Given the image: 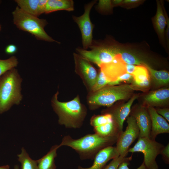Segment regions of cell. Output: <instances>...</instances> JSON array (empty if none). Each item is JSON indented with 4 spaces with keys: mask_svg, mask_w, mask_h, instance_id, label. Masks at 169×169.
Returning a JSON list of instances; mask_svg holds the SVG:
<instances>
[{
    "mask_svg": "<svg viewBox=\"0 0 169 169\" xmlns=\"http://www.w3.org/2000/svg\"><path fill=\"white\" fill-rule=\"evenodd\" d=\"M160 154L161 155L163 161L165 163H169V143L164 147L161 150Z\"/></svg>",
    "mask_w": 169,
    "mask_h": 169,
    "instance_id": "cell-31",
    "label": "cell"
},
{
    "mask_svg": "<svg viewBox=\"0 0 169 169\" xmlns=\"http://www.w3.org/2000/svg\"><path fill=\"white\" fill-rule=\"evenodd\" d=\"M164 145L155 140L147 137L138 138L135 145L130 148L128 152H140L144 155V162L148 169H159L156 161L157 156L160 154Z\"/></svg>",
    "mask_w": 169,
    "mask_h": 169,
    "instance_id": "cell-7",
    "label": "cell"
},
{
    "mask_svg": "<svg viewBox=\"0 0 169 169\" xmlns=\"http://www.w3.org/2000/svg\"><path fill=\"white\" fill-rule=\"evenodd\" d=\"M113 7L112 1L100 0L99 1L96 8L100 12H105L111 10Z\"/></svg>",
    "mask_w": 169,
    "mask_h": 169,
    "instance_id": "cell-29",
    "label": "cell"
},
{
    "mask_svg": "<svg viewBox=\"0 0 169 169\" xmlns=\"http://www.w3.org/2000/svg\"><path fill=\"white\" fill-rule=\"evenodd\" d=\"M135 89L131 84L106 85L94 92H92L87 98L91 110L101 106L110 107L115 102L128 99L132 95Z\"/></svg>",
    "mask_w": 169,
    "mask_h": 169,
    "instance_id": "cell-4",
    "label": "cell"
},
{
    "mask_svg": "<svg viewBox=\"0 0 169 169\" xmlns=\"http://www.w3.org/2000/svg\"><path fill=\"white\" fill-rule=\"evenodd\" d=\"M9 166L8 165L3 166H0V169H9Z\"/></svg>",
    "mask_w": 169,
    "mask_h": 169,
    "instance_id": "cell-38",
    "label": "cell"
},
{
    "mask_svg": "<svg viewBox=\"0 0 169 169\" xmlns=\"http://www.w3.org/2000/svg\"><path fill=\"white\" fill-rule=\"evenodd\" d=\"M132 159V156L129 157H122L120 156L114 158L107 165H105L103 169H117L119 166L124 161H130Z\"/></svg>",
    "mask_w": 169,
    "mask_h": 169,
    "instance_id": "cell-28",
    "label": "cell"
},
{
    "mask_svg": "<svg viewBox=\"0 0 169 169\" xmlns=\"http://www.w3.org/2000/svg\"><path fill=\"white\" fill-rule=\"evenodd\" d=\"M169 100V88H162L152 91L143 98L144 103L147 107L164 106L168 105Z\"/></svg>",
    "mask_w": 169,
    "mask_h": 169,
    "instance_id": "cell-16",
    "label": "cell"
},
{
    "mask_svg": "<svg viewBox=\"0 0 169 169\" xmlns=\"http://www.w3.org/2000/svg\"><path fill=\"white\" fill-rule=\"evenodd\" d=\"M129 161H124L121 163L117 169H130L128 167ZM136 169H148L143 162Z\"/></svg>",
    "mask_w": 169,
    "mask_h": 169,
    "instance_id": "cell-33",
    "label": "cell"
},
{
    "mask_svg": "<svg viewBox=\"0 0 169 169\" xmlns=\"http://www.w3.org/2000/svg\"><path fill=\"white\" fill-rule=\"evenodd\" d=\"M90 50L78 47L77 53L100 67L112 62L120 54V49L113 45L100 44L93 40Z\"/></svg>",
    "mask_w": 169,
    "mask_h": 169,
    "instance_id": "cell-6",
    "label": "cell"
},
{
    "mask_svg": "<svg viewBox=\"0 0 169 169\" xmlns=\"http://www.w3.org/2000/svg\"><path fill=\"white\" fill-rule=\"evenodd\" d=\"M12 15L13 23L19 29L29 33L38 40L60 43L45 31L44 27L48 24L46 19L25 13L18 6L13 11Z\"/></svg>",
    "mask_w": 169,
    "mask_h": 169,
    "instance_id": "cell-5",
    "label": "cell"
},
{
    "mask_svg": "<svg viewBox=\"0 0 169 169\" xmlns=\"http://www.w3.org/2000/svg\"><path fill=\"white\" fill-rule=\"evenodd\" d=\"M14 169H19L18 166V165H16L14 166Z\"/></svg>",
    "mask_w": 169,
    "mask_h": 169,
    "instance_id": "cell-39",
    "label": "cell"
},
{
    "mask_svg": "<svg viewBox=\"0 0 169 169\" xmlns=\"http://www.w3.org/2000/svg\"><path fill=\"white\" fill-rule=\"evenodd\" d=\"M94 0L85 4L84 12L80 16H72L74 21L78 25L80 30L82 37L83 48L87 50L91 45L93 39V32L94 25L91 22L90 13L93 6L96 3Z\"/></svg>",
    "mask_w": 169,
    "mask_h": 169,
    "instance_id": "cell-9",
    "label": "cell"
},
{
    "mask_svg": "<svg viewBox=\"0 0 169 169\" xmlns=\"http://www.w3.org/2000/svg\"><path fill=\"white\" fill-rule=\"evenodd\" d=\"M73 56L75 72L91 91L98 76L96 70L90 61L78 54L74 53Z\"/></svg>",
    "mask_w": 169,
    "mask_h": 169,
    "instance_id": "cell-10",
    "label": "cell"
},
{
    "mask_svg": "<svg viewBox=\"0 0 169 169\" xmlns=\"http://www.w3.org/2000/svg\"><path fill=\"white\" fill-rule=\"evenodd\" d=\"M158 114L169 122V109L168 108H158L156 109Z\"/></svg>",
    "mask_w": 169,
    "mask_h": 169,
    "instance_id": "cell-32",
    "label": "cell"
},
{
    "mask_svg": "<svg viewBox=\"0 0 169 169\" xmlns=\"http://www.w3.org/2000/svg\"><path fill=\"white\" fill-rule=\"evenodd\" d=\"M48 0H16L18 7L28 14L38 17L44 13Z\"/></svg>",
    "mask_w": 169,
    "mask_h": 169,
    "instance_id": "cell-18",
    "label": "cell"
},
{
    "mask_svg": "<svg viewBox=\"0 0 169 169\" xmlns=\"http://www.w3.org/2000/svg\"><path fill=\"white\" fill-rule=\"evenodd\" d=\"M119 156L116 146H109L102 149L97 154L91 166L84 168L79 166L77 169H103L109 161Z\"/></svg>",
    "mask_w": 169,
    "mask_h": 169,
    "instance_id": "cell-15",
    "label": "cell"
},
{
    "mask_svg": "<svg viewBox=\"0 0 169 169\" xmlns=\"http://www.w3.org/2000/svg\"><path fill=\"white\" fill-rule=\"evenodd\" d=\"M151 122L149 138L155 140L157 135L169 133V124L167 121L156 112L154 107H147Z\"/></svg>",
    "mask_w": 169,
    "mask_h": 169,
    "instance_id": "cell-13",
    "label": "cell"
},
{
    "mask_svg": "<svg viewBox=\"0 0 169 169\" xmlns=\"http://www.w3.org/2000/svg\"><path fill=\"white\" fill-rule=\"evenodd\" d=\"M18 156L21 169H38L37 161L32 159L24 148H22L21 153Z\"/></svg>",
    "mask_w": 169,
    "mask_h": 169,
    "instance_id": "cell-23",
    "label": "cell"
},
{
    "mask_svg": "<svg viewBox=\"0 0 169 169\" xmlns=\"http://www.w3.org/2000/svg\"><path fill=\"white\" fill-rule=\"evenodd\" d=\"M22 79L15 68L0 77V114L7 111L14 105H18L22 99Z\"/></svg>",
    "mask_w": 169,
    "mask_h": 169,
    "instance_id": "cell-3",
    "label": "cell"
},
{
    "mask_svg": "<svg viewBox=\"0 0 169 169\" xmlns=\"http://www.w3.org/2000/svg\"><path fill=\"white\" fill-rule=\"evenodd\" d=\"M1 28H2V26H1V24L0 23V32L1 30Z\"/></svg>",
    "mask_w": 169,
    "mask_h": 169,
    "instance_id": "cell-40",
    "label": "cell"
},
{
    "mask_svg": "<svg viewBox=\"0 0 169 169\" xmlns=\"http://www.w3.org/2000/svg\"><path fill=\"white\" fill-rule=\"evenodd\" d=\"M133 80V77L132 75L126 73L120 76L116 80L110 82L108 85H119L121 83L124 81L132 83Z\"/></svg>",
    "mask_w": 169,
    "mask_h": 169,
    "instance_id": "cell-30",
    "label": "cell"
},
{
    "mask_svg": "<svg viewBox=\"0 0 169 169\" xmlns=\"http://www.w3.org/2000/svg\"><path fill=\"white\" fill-rule=\"evenodd\" d=\"M18 63V59L15 56L7 59H0V77L7 71L16 67Z\"/></svg>",
    "mask_w": 169,
    "mask_h": 169,
    "instance_id": "cell-24",
    "label": "cell"
},
{
    "mask_svg": "<svg viewBox=\"0 0 169 169\" xmlns=\"http://www.w3.org/2000/svg\"><path fill=\"white\" fill-rule=\"evenodd\" d=\"M110 82L104 72L100 69L95 84L91 91L94 92L98 91L108 85Z\"/></svg>",
    "mask_w": 169,
    "mask_h": 169,
    "instance_id": "cell-27",
    "label": "cell"
},
{
    "mask_svg": "<svg viewBox=\"0 0 169 169\" xmlns=\"http://www.w3.org/2000/svg\"><path fill=\"white\" fill-rule=\"evenodd\" d=\"M130 115L135 118L140 130L139 138H149L151 122L148 110L146 106H138L131 109Z\"/></svg>",
    "mask_w": 169,
    "mask_h": 169,
    "instance_id": "cell-11",
    "label": "cell"
},
{
    "mask_svg": "<svg viewBox=\"0 0 169 169\" xmlns=\"http://www.w3.org/2000/svg\"><path fill=\"white\" fill-rule=\"evenodd\" d=\"M1 3V1L0 0V4Z\"/></svg>",
    "mask_w": 169,
    "mask_h": 169,
    "instance_id": "cell-41",
    "label": "cell"
},
{
    "mask_svg": "<svg viewBox=\"0 0 169 169\" xmlns=\"http://www.w3.org/2000/svg\"><path fill=\"white\" fill-rule=\"evenodd\" d=\"M58 90L51 101L53 108L58 116V123L67 128L79 129L83 125L87 110L78 95L67 102L59 101Z\"/></svg>",
    "mask_w": 169,
    "mask_h": 169,
    "instance_id": "cell-2",
    "label": "cell"
},
{
    "mask_svg": "<svg viewBox=\"0 0 169 169\" xmlns=\"http://www.w3.org/2000/svg\"><path fill=\"white\" fill-rule=\"evenodd\" d=\"M113 121L111 115L109 113L94 115L90 120V124L93 128Z\"/></svg>",
    "mask_w": 169,
    "mask_h": 169,
    "instance_id": "cell-25",
    "label": "cell"
},
{
    "mask_svg": "<svg viewBox=\"0 0 169 169\" xmlns=\"http://www.w3.org/2000/svg\"><path fill=\"white\" fill-rule=\"evenodd\" d=\"M17 47L13 44H10L6 47L5 51L8 55H12L15 53L17 51Z\"/></svg>",
    "mask_w": 169,
    "mask_h": 169,
    "instance_id": "cell-34",
    "label": "cell"
},
{
    "mask_svg": "<svg viewBox=\"0 0 169 169\" xmlns=\"http://www.w3.org/2000/svg\"><path fill=\"white\" fill-rule=\"evenodd\" d=\"M140 1V0H125L123 1L122 3L130 4L136 3Z\"/></svg>",
    "mask_w": 169,
    "mask_h": 169,
    "instance_id": "cell-36",
    "label": "cell"
},
{
    "mask_svg": "<svg viewBox=\"0 0 169 169\" xmlns=\"http://www.w3.org/2000/svg\"><path fill=\"white\" fill-rule=\"evenodd\" d=\"M100 67L110 82L116 80L120 76L127 73L126 64L122 60L120 54L112 62Z\"/></svg>",
    "mask_w": 169,
    "mask_h": 169,
    "instance_id": "cell-14",
    "label": "cell"
},
{
    "mask_svg": "<svg viewBox=\"0 0 169 169\" xmlns=\"http://www.w3.org/2000/svg\"><path fill=\"white\" fill-rule=\"evenodd\" d=\"M157 3V10L154 18V23L158 33L163 38L167 24V21L160 2L158 1Z\"/></svg>",
    "mask_w": 169,
    "mask_h": 169,
    "instance_id": "cell-21",
    "label": "cell"
},
{
    "mask_svg": "<svg viewBox=\"0 0 169 169\" xmlns=\"http://www.w3.org/2000/svg\"><path fill=\"white\" fill-rule=\"evenodd\" d=\"M74 10L72 0H48L45 9V14L59 11H72Z\"/></svg>",
    "mask_w": 169,
    "mask_h": 169,
    "instance_id": "cell-19",
    "label": "cell"
},
{
    "mask_svg": "<svg viewBox=\"0 0 169 169\" xmlns=\"http://www.w3.org/2000/svg\"><path fill=\"white\" fill-rule=\"evenodd\" d=\"M138 97V95H135L127 102L112 108L104 113H109L111 115L113 121L120 132L123 131L125 120L130 114L133 103Z\"/></svg>",
    "mask_w": 169,
    "mask_h": 169,
    "instance_id": "cell-12",
    "label": "cell"
},
{
    "mask_svg": "<svg viewBox=\"0 0 169 169\" xmlns=\"http://www.w3.org/2000/svg\"><path fill=\"white\" fill-rule=\"evenodd\" d=\"M60 147L59 145L53 146L46 154L37 160L38 169H56L54 159L57 156V150Z\"/></svg>",
    "mask_w": 169,
    "mask_h": 169,
    "instance_id": "cell-20",
    "label": "cell"
},
{
    "mask_svg": "<svg viewBox=\"0 0 169 169\" xmlns=\"http://www.w3.org/2000/svg\"><path fill=\"white\" fill-rule=\"evenodd\" d=\"M136 66V65L126 64L127 73L132 74L135 69Z\"/></svg>",
    "mask_w": 169,
    "mask_h": 169,
    "instance_id": "cell-35",
    "label": "cell"
},
{
    "mask_svg": "<svg viewBox=\"0 0 169 169\" xmlns=\"http://www.w3.org/2000/svg\"><path fill=\"white\" fill-rule=\"evenodd\" d=\"M120 54L122 60L126 64L136 65L144 64L137 57L128 52L120 50Z\"/></svg>",
    "mask_w": 169,
    "mask_h": 169,
    "instance_id": "cell-26",
    "label": "cell"
},
{
    "mask_svg": "<svg viewBox=\"0 0 169 169\" xmlns=\"http://www.w3.org/2000/svg\"><path fill=\"white\" fill-rule=\"evenodd\" d=\"M123 0H114L112 1L113 6L122 4Z\"/></svg>",
    "mask_w": 169,
    "mask_h": 169,
    "instance_id": "cell-37",
    "label": "cell"
},
{
    "mask_svg": "<svg viewBox=\"0 0 169 169\" xmlns=\"http://www.w3.org/2000/svg\"><path fill=\"white\" fill-rule=\"evenodd\" d=\"M133 77L132 85L135 90H141L147 89L151 84V76L149 72L144 65H136L131 74Z\"/></svg>",
    "mask_w": 169,
    "mask_h": 169,
    "instance_id": "cell-17",
    "label": "cell"
},
{
    "mask_svg": "<svg viewBox=\"0 0 169 169\" xmlns=\"http://www.w3.org/2000/svg\"><path fill=\"white\" fill-rule=\"evenodd\" d=\"M144 64L148 69L150 75L155 83L159 85H164L169 82V73L165 70H155L146 64Z\"/></svg>",
    "mask_w": 169,
    "mask_h": 169,
    "instance_id": "cell-22",
    "label": "cell"
},
{
    "mask_svg": "<svg viewBox=\"0 0 169 169\" xmlns=\"http://www.w3.org/2000/svg\"><path fill=\"white\" fill-rule=\"evenodd\" d=\"M118 136L105 137L95 133L74 139L66 135L63 138L59 145L60 147L66 146L74 149L81 160H93L100 151L116 144Z\"/></svg>",
    "mask_w": 169,
    "mask_h": 169,
    "instance_id": "cell-1",
    "label": "cell"
},
{
    "mask_svg": "<svg viewBox=\"0 0 169 169\" xmlns=\"http://www.w3.org/2000/svg\"><path fill=\"white\" fill-rule=\"evenodd\" d=\"M126 119V129L120 132L116 143L119 155L122 157L127 156L130 146L138 138L140 134L139 128L134 117L130 115Z\"/></svg>",
    "mask_w": 169,
    "mask_h": 169,
    "instance_id": "cell-8",
    "label": "cell"
}]
</instances>
